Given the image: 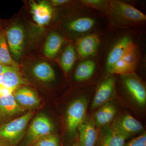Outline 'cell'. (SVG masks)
Segmentation results:
<instances>
[{
    "instance_id": "6da1fadb",
    "label": "cell",
    "mask_w": 146,
    "mask_h": 146,
    "mask_svg": "<svg viewBox=\"0 0 146 146\" xmlns=\"http://www.w3.org/2000/svg\"><path fill=\"white\" fill-rule=\"evenodd\" d=\"M110 3L108 16L116 25L121 26H136L145 22V14L132 5L119 1H110Z\"/></svg>"
},
{
    "instance_id": "7a4b0ae2",
    "label": "cell",
    "mask_w": 146,
    "mask_h": 146,
    "mask_svg": "<svg viewBox=\"0 0 146 146\" xmlns=\"http://www.w3.org/2000/svg\"><path fill=\"white\" fill-rule=\"evenodd\" d=\"M34 115L29 111L0 127V140L9 146H16L23 138L30 120Z\"/></svg>"
},
{
    "instance_id": "3957f363",
    "label": "cell",
    "mask_w": 146,
    "mask_h": 146,
    "mask_svg": "<svg viewBox=\"0 0 146 146\" xmlns=\"http://www.w3.org/2000/svg\"><path fill=\"white\" fill-rule=\"evenodd\" d=\"M6 38L11 54L17 63L23 55L26 41L25 30L24 26L19 23H13L5 32Z\"/></svg>"
},
{
    "instance_id": "277c9868",
    "label": "cell",
    "mask_w": 146,
    "mask_h": 146,
    "mask_svg": "<svg viewBox=\"0 0 146 146\" xmlns=\"http://www.w3.org/2000/svg\"><path fill=\"white\" fill-rule=\"evenodd\" d=\"M87 104L86 98L82 97L73 101L68 108L66 126L68 133L71 137L75 136L80 125L86 117Z\"/></svg>"
},
{
    "instance_id": "5b68a950",
    "label": "cell",
    "mask_w": 146,
    "mask_h": 146,
    "mask_svg": "<svg viewBox=\"0 0 146 146\" xmlns=\"http://www.w3.org/2000/svg\"><path fill=\"white\" fill-rule=\"evenodd\" d=\"M121 77L123 86L131 99L138 106H145L146 87L141 78L135 72Z\"/></svg>"
},
{
    "instance_id": "8992f818",
    "label": "cell",
    "mask_w": 146,
    "mask_h": 146,
    "mask_svg": "<svg viewBox=\"0 0 146 146\" xmlns=\"http://www.w3.org/2000/svg\"><path fill=\"white\" fill-rule=\"evenodd\" d=\"M53 129L49 118L44 114H39L31 122L23 146H31L38 139L52 134Z\"/></svg>"
},
{
    "instance_id": "52a82bcc",
    "label": "cell",
    "mask_w": 146,
    "mask_h": 146,
    "mask_svg": "<svg viewBox=\"0 0 146 146\" xmlns=\"http://www.w3.org/2000/svg\"><path fill=\"white\" fill-rule=\"evenodd\" d=\"M139 48L133 43L110 70V73L125 75L135 72L140 59Z\"/></svg>"
},
{
    "instance_id": "ba28073f",
    "label": "cell",
    "mask_w": 146,
    "mask_h": 146,
    "mask_svg": "<svg viewBox=\"0 0 146 146\" xmlns=\"http://www.w3.org/2000/svg\"><path fill=\"white\" fill-rule=\"evenodd\" d=\"M97 21L96 18L88 16H75L64 22L63 27L70 34L81 36L92 33L96 28Z\"/></svg>"
},
{
    "instance_id": "9c48e42d",
    "label": "cell",
    "mask_w": 146,
    "mask_h": 146,
    "mask_svg": "<svg viewBox=\"0 0 146 146\" xmlns=\"http://www.w3.org/2000/svg\"><path fill=\"white\" fill-rule=\"evenodd\" d=\"M110 124L115 129L129 138L141 134L144 131L142 124L127 113L119 115Z\"/></svg>"
},
{
    "instance_id": "30bf717a",
    "label": "cell",
    "mask_w": 146,
    "mask_h": 146,
    "mask_svg": "<svg viewBox=\"0 0 146 146\" xmlns=\"http://www.w3.org/2000/svg\"><path fill=\"white\" fill-rule=\"evenodd\" d=\"M101 42L99 34L91 33L79 37L75 46L77 55L82 60L93 58L96 54Z\"/></svg>"
},
{
    "instance_id": "8fae6325",
    "label": "cell",
    "mask_w": 146,
    "mask_h": 146,
    "mask_svg": "<svg viewBox=\"0 0 146 146\" xmlns=\"http://www.w3.org/2000/svg\"><path fill=\"white\" fill-rule=\"evenodd\" d=\"M30 9L33 19L38 27H42L50 23L54 16L53 7L46 1H31Z\"/></svg>"
},
{
    "instance_id": "7c38bea8",
    "label": "cell",
    "mask_w": 146,
    "mask_h": 146,
    "mask_svg": "<svg viewBox=\"0 0 146 146\" xmlns=\"http://www.w3.org/2000/svg\"><path fill=\"white\" fill-rule=\"evenodd\" d=\"M116 81L115 77L111 76L101 82L91 103V110L96 109L111 101L115 94Z\"/></svg>"
},
{
    "instance_id": "4fadbf2b",
    "label": "cell",
    "mask_w": 146,
    "mask_h": 146,
    "mask_svg": "<svg viewBox=\"0 0 146 146\" xmlns=\"http://www.w3.org/2000/svg\"><path fill=\"white\" fill-rule=\"evenodd\" d=\"M129 139L110 123L102 127L95 146H123Z\"/></svg>"
},
{
    "instance_id": "5bb4252c",
    "label": "cell",
    "mask_w": 146,
    "mask_h": 146,
    "mask_svg": "<svg viewBox=\"0 0 146 146\" xmlns=\"http://www.w3.org/2000/svg\"><path fill=\"white\" fill-rule=\"evenodd\" d=\"M133 43L131 37L128 35L122 36L115 42L110 50L106 61V67L108 72Z\"/></svg>"
},
{
    "instance_id": "9a60e30c",
    "label": "cell",
    "mask_w": 146,
    "mask_h": 146,
    "mask_svg": "<svg viewBox=\"0 0 146 146\" xmlns=\"http://www.w3.org/2000/svg\"><path fill=\"white\" fill-rule=\"evenodd\" d=\"M94 118L85 117L78 129L80 146H95L99 133Z\"/></svg>"
},
{
    "instance_id": "2e32d148",
    "label": "cell",
    "mask_w": 146,
    "mask_h": 146,
    "mask_svg": "<svg viewBox=\"0 0 146 146\" xmlns=\"http://www.w3.org/2000/svg\"><path fill=\"white\" fill-rule=\"evenodd\" d=\"M33 64L31 70L36 80L44 83L54 81L56 77L55 72L49 63L44 60H38Z\"/></svg>"
},
{
    "instance_id": "e0dca14e",
    "label": "cell",
    "mask_w": 146,
    "mask_h": 146,
    "mask_svg": "<svg viewBox=\"0 0 146 146\" xmlns=\"http://www.w3.org/2000/svg\"><path fill=\"white\" fill-rule=\"evenodd\" d=\"M64 42L65 39L62 35L57 31L51 32L44 44L43 54L48 59L54 58L61 50Z\"/></svg>"
},
{
    "instance_id": "ac0fdd59",
    "label": "cell",
    "mask_w": 146,
    "mask_h": 146,
    "mask_svg": "<svg viewBox=\"0 0 146 146\" xmlns=\"http://www.w3.org/2000/svg\"><path fill=\"white\" fill-rule=\"evenodd\" d=\"M28 84L27 80L21 76L18 67L6 66L2 78L3 85L15 91L20 86Z\"/></svg>"
},
{
    "instance_id": "d6986e66",
    "label": "cell",
    "mask_w": 146,
    "mask_h": 146,
    "mask_svg": "<svg viewBox=\"0 0 146 146\" xmlns=\"http://www.w3.org/2000/svg\"><path fill=\"white\" fill-rule=\"evenodd\" d=\"M117 113L116 106L111 101L97 108L94 118L97 127H102L109 124L114 119Z\"/></svg>"
},
{
    "instance_id": "ffe728a7",
    "label": "cell",
    "mask_w": 146,
    "mask_h": 146,
    "mask_svg": "<svg viewBox=\"0 0 146 146\" xmlns=\"http://www.w3.org/2000/svg\"><path fill=\"white\" fill-rule=\"evenodd\" d=\"M13 95L18 104L23 108H33L40 104V99L38 95L28 87L17 89Z\"/></svg>"
},
{
    "instance_id": "44dd1931",
    "label": "cell",
    "mask_w": 146,
    "mask_h": 146,
    "mask_svg": "<svg viewBox=\"0 0 146 146\" xmlns=\"http://www.w3.org/2000/svg\"><path fill=\"white\" fill-rule=\"evenodd\" d=\"M97 67L96 61L93 58L82 60L76 68L74 73L75 80L80 82L88 80L94 75Z\"/></svg>"
},
{
    "instance_id": "7402d4cb",
    "label": "cell",
    "mask_w": 146,
    "mask_h": 146,
    "mask_svg": "<svg viewBox=\"0 0 146 146\" xmlns=\"http://www.w3.org/2000/svg\"><path fill=\"white\" fill-rule=\"evenodd\" d=\"M77 53L75 46L72 43L68 44L60 55L59 62L61 68L66 73L70 72L76 61Z\"/></svg>"
},
{
    "instance_id": "603a6c76",
    "label": "cell",
    "mask_w": 146,
    "mask_h": 146,
    "mask_svg": "<svg viewBox=\"0 0 146 146\" xmlns=\"http://www.w3.org/2000/svg\"><path fill=\"white\" fill-rule=\"evenodd\" d=\"M0 111L11 116L23 112L24 109L18 104L13 94H11L0 97Z\"/></svg>"
},
{
    "instance_id": "cb8c5ba5",
    "label": "cell",
    "mask_w": 146,
    "mask_h": 146,
    "mask_svg": "<svg viewBox=\"0 0 146 146\" xmlns=\"http://www.w3.org/2000/svg\"><path fill=\"white\" fill-rule=\"evenodd\" d=\"M0 64L6 66L18 67L12 58L7 42L5 32L0 29Z\"/></svg>"
},
{
    "instance_id": "d4e9b609",
    "label": "cell",
    "mask_w": 146,
    "mask_h": 146,
    "mask_svg": "<svg viewBox=\"0 0 146 146\" xmlns=\"http://www.w3.org/2000/svg\"><path fill=\"white\" fill-rule=\"evenodd\" d=\"M80 3L83 5L99 10L106 15L109 13L110 3V1L102 0H82Z\"/></svg>"
},
{
    "instance_id": "484cf974",
    "label": "cell",
    "mask_w": 146,
    "mask_h": 146,
    "mask_svg": "<svg viewBox=\"0 0 146 146\" xmlns=\"http://www.w3.org/2000/svg\"><path fill=\"white\" fill-rule=\"evenodd\" d=\"M31 146H60L58 138L53 134L44 136L34 142Z\"/></svg>"
},
{
    "instance_id": "4316f807",
    "label": "cell",
    "mask_w": 146,
    "mask_h": 146,
    "mask_svg": "<svg viewBox=\"0 0 146 146\" xmlns=\"http://www.w3.org/2000/svg\"><path fill=\"white\" fill-rule=\"evenodd\" d=\"M123 146H146L145 131H143L139 136L126 142Z\"/></svg>"
},
{
    "instance_id": "83f0119b",
    "label": "cell",
    "mask_w": 146,
    "mask_h": 146,
    "mask_svg": "<svg viewBox=\"0 0 146 146\" xmlns=\"http://www.w3.org/2000/svg\"><path fill=\"white\" fill-rule=\"evenodd\" d=\"M71 2L69 0H52L50 3L52 7H56L66 5Z\"/></svg>"
},
{
    "instance_id": "f1b7e54d",
    "label": "cell",
    "mask_w": 146,
    "mask_h": 146,
    "mask_svg": "<svg viewBox=\"0 0 146 146\" xmlns=\"http://www.w3.org/2000/svg\"><path fill=\"white\" fill-rule=\"evenodd\" d=\"M14 91L15 90L13 89L6 87L2 84H0V97L12 94Z\"/></svg>"
},
{
    "instance_id": "f546056e",
    "label": "cell",
    "mask_w": 146,
    "mask_h": 146,
    "mask_svg": "<svg viewBox=\"0 0 146 146\" xmlns=\"http://www.w3.org/2000/svg\"><path fill=\"white\" fill-rule=\"evenodd\" d=\"M71 146H80V144L78 138V139H77L75 142L73 143V145Z\"/></svg>"
},
{
    "instance_id": "4dcf8cb0",
    "label": "cell",
    "mask_w": 146,
    "mask_h": 146,
    "mask_svg": "<svg viewBox=\"0 0 146 146\" xmlns=\"http://www.w3.org/2000/svg\"><path fill=\"white\" fill-rule=\"evenodd\" d=\"M0 146H5L3 145H1V144H0Z\"/></svg>"
},
{
    "instance_id": "1f68e13d",
    "label": "cell",
    "mask_w": 146,
    "mask_h": 146,
    "mask_svg": "<svg viewBox=\"0 0 146 146\" xmlns=\"http://www.w3.org/2000/svg\"><path fill=\"white\" fill-rule=\"evenodd\" d=\"M1 22H0V26H1Z\"/></svg>"
}]
</instances>
